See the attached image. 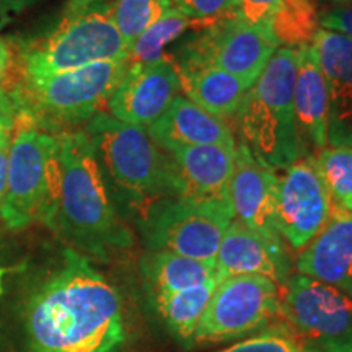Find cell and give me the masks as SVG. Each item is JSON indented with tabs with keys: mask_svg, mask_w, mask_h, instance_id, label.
Segmentation results:
<instances>
[{
	"mask_svg": "<svg viewBox=\"0 0 352 352\" xmlns=\"http://www.w3.org/2000/svg\"><path fill=\"white\" fill-rule=\"evenodd\" d=\"M25 327L32 352H120L126 340L120 292L72 248L32 294Z\"/></svg>",
	"mask_w": 352,
	"mask_h": 352,
	"instance_id": "obj_1",
	"label": "cell"
},
{
	"mask_svg": "<svg viewBox=\"0 0 352 352\" xmlns=\"http://www.w3.org/2000/svg\"><path fill=\"white\" fill-rule=\"evenodd\" d=\"M59 182L41 222L85 256L107 261L132 245V235L118 219L94 144L85 131L56 134Z\"/></svg>",
	"mask_w": 352,
	"mask_h": 352,
	"instance_id": "obj_2",
	"label": "cell"
},
{
	"mask_svg": "<svg viewBox=\"0 0 352 352\" xmlns=\"http://www.w3.org/2000/svg\"><path fill=\"white\" fill-rule=\"evenodd\" d=\"M296 76L297 47H279L235 116L241 144L272 171L287 168L305 148L294 109Z\"/></svg>",
	"mask_w": 352,
	"mask_h": 352,
	"instance_id": "obj_3",
	"label": "cell"
},
{
	"mask_svg": "<svg viewBox=\"0 0 352 352\" xmlns=\"http://www.w3.org/2000/svg\"><path fill=\"white\" fill-rule=\"evenodd\" d=\"M101 171L134 201H157L182 195L175 158L142 127L98 113L87 122Z\"/></svg>",
	"mask_w": 352,
	"mask_h": 352,
	"instance_id": "obj_4",
	"label": "cell"
},
{
	"mask_svg": "<svg viewBox=\"0 0 352 352\" xmlns=\"http://www.w3.org/2000/svg\"><path fill=\"white\" fill-rule=\"evenodd\" d=\"M7 188L0 217L12 230L43 220L59 182L57 139L32 113L19 109L12 124Z\"/></svg>",
	"mask_w": 352,
	"mask_h": 352,
	"instance_id": "obj_5",
	"label": "cell"
},
{
	"mask_svg": "<svg viewBox=\"0 0 352 352\" xmlns=\"http://www.w3.org/2000/svg\"><path fill=\"white\" fill-rule=\"evenodd\" d=\"M129 67V59L107 60L26 78L19 94L20 109L32 113L43 129L88 122L108 104Z\"/></svg>",
	"mask_w": 352,
	"mask_h": 352,
	"instance_id": "obj_6",
	"label": "cell"
},
{
	"mask_svg": "<svg viewBox=\"0 0 352 352\" xmlns=\"http://www.w3.org/2000/svg\"><path fill=\"white\" fill-rule=\"evenodd\" d=\"M129 59L111 16V2H98L76 16H64L50 36L25 54L26 78L46 77L107 60Z\"/></svg>",
	"mask_w": 352,
	"mask_h": 352,
	"instance_id": "obj_7",
	"label": "cell"
},
{
	"mask_svg": "<svg viewBox=\"0 0 352 352\" xmlns=\"http://www.w3.org/2000/svg\"><path fill=\"white\" fill-rule=\"evenodd\" d=\"M233 219L230 199L164 197L151 202L139 228L148 252H170L199 261H215L223 233Z\"/></svg>",
	"mask_w": 352,
	"mask_h": 352,
	"instance_id": "obj_8",
	"label": "cell"
},
{
	"mask_svg": "<svg viewBox=\"0 0 352 352\" xmlns=\"http://www.w3.org/2000/svg\"><path fill=\"white\" fill-rule=\"evenodd\" d=\"M277 315L308 352H352V297L333 285L290 276Z\"/></svg>",
	"mask_w": 352,
	"mask_h": 352,
	"instance_id": "obj_9",
	"label": "cell"
},
{
	"mask_svg": "<svg viewBox=\"0 0 352 352\" xmlns=\"http://www.w3.org/2000/svg\"><path fill=\"white\" fill-rule=\"evenodd\" d=\"M279 314V287L264 276H228L215 287L191 346L232 341L266 327Z\"/></svg>",
	"mask_w": 352,
	"mask_h": 352,
	"instance_id": "obj_10",
	"label": "cell"
},
{
	"mask_svg": "<svg viewBox=\"0 0 352 352\" xmlns=\"http://www.w3.org/2000/svg\"><path fill=\"white\" fill-rule=\"evenodd\" d=\"M279 47L270 32L233 12L202 26L176 63L212 65L252 88Z\"/></svg>",
	"mask_w": 352,
	"mask_h": 352,
	"instance_id": "obj_11",
	"label": "cell"
},
{
	"mask_svg": "<svg viewBox=\"0 0 352 352\" xmlns=\"http://www.w3.org/2000/svg\"><path fill=\"white\" fill-rule=\"evenodd\" d=\"M331 208L314 157L298 158L277 173L276 228L294 250L300 252L318 235L331 215Z\"/></svg>",
	"mask_w": 352,
	"mask_h": 352,
	"instance_id": "obj_12",
	"label": "cell"
},
{
	"mask_svg": "<svg viewBox=\"0 0 352 352\" xmlns=\"http://www.w3.org/2000/svg\"><path fill=\"white\" fill-rule=\"evenodd\" d=\"M182 95L178 70L168 56L155 64L132 65L109 98V116L126 124L148 129Z\"/></svg>",
	"mask_w": 352,
	"mask_h": 352,
	"instance_id": "obj_13",
	"label": "cell"
},
{
	"mask_svg": "<svg viewBox=\"0 0 352 352\" xmlns=\"http://www.w3.org/2000/svg\"><path fill=\"white\" fill-rule=\"evenodd\" d=\"M215 266L223 277L264 276L284 285L290 277L292 263L283 239H270L239 220H232L220 241Z\"/></svg>",
	"mask_w": 352,
	"mask_h": 352,
	"instance_id": "obj_14",
	"label": "cell"
},
{
	"mask_svg": "<svg viewBox=\"0 0 352 352\" xmlns=\"http://www.w3.org/2000/svg\"><path fill=\"white\" fill-rule=\"evenodd\" d=\"M311 46L328 87V145H349L352 138V39L318 28Z\"/></svg>",
	"mask_w": 352,
	"mask_h": 352,
	"instance_id": "obj_15",
	"label": "cell"
},
{
	"mask_svg": "<svg viewBox=\"0 0 352 352\" xmlns=\"http://www.w3.org/2000/svg\"><path fill=\"white\" fill-rule=\"evenodd\" d=\"M276 184L277 171L259 164L253 153L240 144L228 189L233 217L270 239H280L276 228Z\"/></svg>",
	"mask_w": 352,
	"mask_h": 352,
	"instance_id": "obj_16",
	"label": "cell"
},
{
	"mask_svg": "<svg viewBox=\"0 0 352 352\" xmlns=\"http://www.w3.org/2000/svg\"><path fill=\"white\" fill-rule=\"evenodd\" d=\"M296 267L352 297V212L331 208L324 227L298 253Z\"/></svg>",
	"mask_w": 352,
	"mask_h": 352,
	"instance_id": "obj_17",
	"label": "cell"
},
{
	"mask_svg": "<svg viewBox=\"0 0 352 352\" xmlns=\"http://www.w3.org/2000/svg\"><path fill=\"white\" fill-rule=\"evenodd\" d=\"M178 166L182 195L192 201L230 199V179L235 166L236 145H173L166 148Z\"/></svg>",
	"mask_w": 352,
	"mask_h": 352,
	"instance_id": "obj_18",
	"label": "cell"
},
{
	"mask_svg": "<svg viewBox=\"0 0 352 352\" xmlns=\"http://www.w3.org/2000/svg\"><path fill=\"white\" fill-rule=\"evenodd\" d=\"M235 13L270 32L280 47L311 43L320 28L315 0H235Z\"/></svg>",
	"mask_w": 352,
	"mask_h": 352,
	"instance_id": "obj_19",
	"label": "cell"
},
{
	"mask_svg": "<svg viewBox=\"0 0 352 352\" xmlns=\"http://www.w3.org/2000/svg\"><path fill=\"white\" fill-rule=\"evenodd\" d=\"M294 109L303 144L315 151L328 145L329 95L311 43L297 47V76L294 87Z\"/></svg>",
	"mask_w": 352,
	"mask_h": 352,
	"instance_id": "obj_20",
	"label": "cell"
},
{
	"mask_svg": "<svg viewBox=\"0 0 352 352\" xmlns=\"http://www.w3.org/2000/svg\"><path fill=\"white\" fill-rule=\"evenodd\" d=\"M162 148L173 145H236L228 122L197 107L184 95H178L166 113L145 129Z\"/></svg>",
	"mask_w": 352,
	"mask_h": 352,
	"instance_id": "obj_21",
	"label": "cell"
},
{
	"mask_svg": "<svg viewBox=\"0 0 352 352\" xmlns=\"http://www.w3.org/2000/svg\"><path fill=\"white\" fill-rule=\"evenodd\" d=\"M175 65L186 98L226 122L236 116L241 101L250 90L240 78L212 65L176 60Z\"/></svg>",
	"mask_w": 352,
	"mask_h": 352,
	"instance_id": "obj_22",
	"label": "cell"
},
{
	"mask_svg": "<svg viewBox=\"0 0 352 352\" xmlns=\"http://www.w3.org/2000/svg\"><path fill=\"white\" fill-rule=\"evenodd\" d=\"M148 300L208 283L219 274L215 261H199L170 252H148L140 259Z\"/></svg>",
	"mask_w": 352,
	"mask_h": 352,
	"instance_id": "obj_23",
	"label": "cell"
},
{
	"mask_svg": "<svg viewBox=\"0 0 352 352\" xmlns=\"http://www.w3.org/2000/svg\"><path fill=\"white\" fill-rule=\"evenodd\" d=\"M222 279L223 276L219 272L204 284L151 298V305L157 311L158 318L164 321L168 331L183 346H191L197 324L212 298L215 287Z\"/></svg>",
	"mask_w": 352,
	"mask_h": 352,
	"instance_id": "obj_24",
	"label": "cell"
},
{
	"mask_svg": "<svg viewBox=\"0 0 352 352\" xmlns=\"http://www.w3.org/2000/svg\"><path fill=\"white\" fill-rule=\"evenodd\" d=\"M209 23V21H208ZM196 25H206L196 21L182 12L170 8L157 23L147 28L140 36L129 46V63L132 65L155 64L166 56L165 50L171 43L176 41L186 30Z\"/></svg>",
	"mask_w": 352,
	"mask_h": 352,
	"instance_id": "obj_25",
	"label": "cell"
},
{
	"mask_svg": "<svg viewBox=\"0 0 352 352\" xmlns=\"http://www.w3.org/2000/svg\"><path fill=\"white\" fill-rule=\"evenodd\" d=\"M314 164L327 188L333 208L352 212L351 145H327L314 157Z\"/></svg>",
	"mask_w": 352,
	"mask_h": 352,
	"instance_id": "obj_26",
	"label": "cell"
},
{
	"mask_svg": "<svg viewBox=\"0 0 352 352\" xmlns=\"http://www.w3.org/2000/svg\"><path fill=\"white\" fill-rule=\"evenodd\" d=\"M171 8L168 0H114L111 16L127 46Z\"/></svg>",
	"mask_w": 352,
	"mask_h": 352,
	"instance_id": "obj_27",
	"label": "cell"
},
{
	"mask_svg": "<svg viewBox=\"0 0 352 352\" xmlns=\"http://www.w3.org/2000/svg\"><path fill=\"white\" fill-rule=\"evenodd\" d=\"M217 352H308L303 342L285 324L263 329L256 336L239 341Z\"/></svg>",
	"mask_w": 352,
	"mask_h": 352,
	"instance_id": "obj_28",
	"label": "cell"
},
{
	"mask_svg": "<svg viewBox=\"0 0 352 352\" xmlns=\"http://www.w3.org/2000/svg\"><path fill=\"white\" fill-rule=\"evenodd\" d=\"M168 2L171 8L202 23L235 12V0H168Z\"/></svg>",
	"mask_w": 352,
	"mask_h": 352,
	"instance_id": "obj_29",
	"label": "cell"
},
{
	"mask_svg": "<svg viewBox=\"0 0 352 352\" xmlns=\"http://www.w3.org/2000/svg\"><path fill=\"white\" fill-rule=\"evenodd\" d=\"M318 25L352 39V0H323V8L318 10Z\"/></svg>",
	"mask_w": 352,
	"mask_h": 352,
	"instance_id": "obj_30",
	"label": "cell"
},
{
	"mask_svg": "<svg viewBox=\"0 0 352 352\" xmlns=\"http://www.w3.org/2000/svg\"><path fill=\"white\" fill-rule=\"evenodd\" d=\"M8 151H10V126L0 118V208H2L7 188Z\"/></svg>",
	"mask_w": 352,
	"mask_h": 352,
	"instance_id": "obj_31",
	"label": "cell"
},
{
	"mask_svg": "<svg viewBox=\"0 0 352 352\" xmlns=\"http://www.w3.org/2000/svg\"><path fill=\"white\" fill-rule=\"evenodd\" d=\"M38 0H0V26L10 21L13 16L32 7Z\"/></svg>",
	"mask_w": 352,
	"mask_h": 352,
	"instance_id": "obj_32",
	"label": "cell"
},
{
	"mask_svg": "<svg viewBox=\"0 0 352 352\" xmlns=\"http://www.w3.org/2000/svg\"><path fill=\"white\" fill-rule=\"evenodd\" d=\"M96 2H98V0H67L64 16H76L78 13L85 12L88 7H91Z\"/></svg>",
	"mask_w": 352,
	"mask_h": 352,
	"instance_id": "obj_33",
	"label": "cell"
},
{
	"mask_svg": "<svg viewBox=\"0 0 352 352\" xmlns=\"http://www.w3.org/2000/svg\"><path fill=\"white\" fill-rule=\"evenodd\" d=\"M8 64H10V52H8L7 44L0 39V80L6 77Z\"/></svg>",
	"mask_w": 352,
	"mask_h": 352,
	"instance_id": "obj_34",
	"label": "cell"
},
{
	"mask_svg": "<svg viewBox=\"0 0 352 352\" xmlns=\"http://www.w3.org/2000/svg\"><path fill=\"white\" fill-rule=\"evenodd\" d=\"M3 276H6V270H3V267H0V296H2V290H3V287H2Z\"/></svg>",
	"mask_w": 352,
	"mask_h": 352,
	"instance_id": "obj_35",
	"label": "cell"
},
{
	"mask_svg": "<svg viewBox=\"0 0 352 352\" xmlns=\"http://www.w3.org/2000/svg\"><path fill=\"white\" fill-rule=\"evenodd\" d=\"M349 145H351V147H352V138H351V142H349Z\"/></svg>",
	"mask_w": 352,
	"mask_h": 352,
	"instance_id": "obj_36",
	"label": "cell"
}]
</instances>
